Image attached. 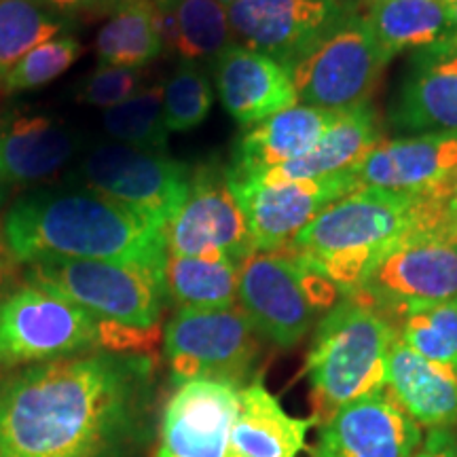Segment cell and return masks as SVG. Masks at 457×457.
I'll use <instances>...</instances> for the list:
<instances>
[{
	"mask_svg": "<svg viewBox=\"0 0 457 457\" xmlns=\"http://www.w3.org/2000/svg\"><path fill=\"white\" fill-rule=\"evenodd\" d=\"M0 245L9 259L112 261L165 267L163 228L129 205L83 187L26 193L0 222Z\"/></svg>",
	"mask_w": 457,
	"mask_h": 457,
	"instance_id": "2",
	"label": "cell"
},
{
	"mask_svg": "<svg viewBox=\"0 0 457 457\" xmlns=\"http://www.w3.org/2000/svg\"><path fill=\"white\" fill-rule=\"evenodd\" d=\"M343 299L339 288L293 250L254 253L239 265L237 307L261 339L290 350Z\"/></svg>",
	"mask_w": 457,
	"mask_h": 457,
	"instance_id": "6",
	"label": "cell"
},
{
	"mask_svg": "<svg viewBox=\"0 0 457 457\" xmlns=\"http://www.w3.org/2000/svg\"><path fill=\"white\" fill-rule=\"evenodd\" d=\"M396 129L457 136V54L447 45L417 51L392 108Z\"/></svg>",
	"mask_w": 457,
	"mask_h": 457,
	"instance_id": "19",
	"label": "cell"
},
{
	"mask_svg": "<svg viewBox=\"0 0 457 457\" xmlns=\"http://www.w3.org/2000/svg\"><path fill=\"white\" fill-rule=\"evenodd\" d=\"M312 420L286 413L261 377L239 390V409L228 436V457H296L305 449Z\"/></svg>",
	"mask_w": 457,
	"mask_h": 457,
	"instance_id": "24",
	"label": "cell"
},
{
	"mask_svg": "<svg viewBox=\"0 0 457 457\" xmlns=\"http://www.w3.org/2000/svg\"><path fill=\"white\" fill-rule=\"evenodd\" d=\"M415 457H457V430H430Z\"/></svg>",
	"mask_w": 457,
	"mask_h": 457,
	"instance_id": "36",
	"label": "cell"
},
{
	"mask_svg": "<svg viewBox=\"0 0 457 457\" xmlns=\"http://www.w3.org/2000/svg\"><path fill=\"white\" fill-rule=\"evenodd\" d=\"M352 296L386 320L413 307L457 299V225L447 204L394 242Z\"/></svg>",
	"mask_w": 457,
	"mask_h": 457,
	"instance_id": "5",
	"label": "cell"
},
{
	"mask_svg": "<svg viewBox=\"0 0 457 457\" xmlns=\"http://www.w3.org/2000/svg\"><path fill=\"white\" fill-rule=\"evenodd\" d=\"M335 3H339L341 7H345V9H358V4H362V3H370V0H335Z\"/></svg>",
	"mask_w": 457,
	"mask_h": 457,
	"instance_id": "39",
	"label": "cell"
},
{
	"mask_svg": "<svg viewBox=\"0 0 457 457\" xmlns=\"http://www.w3.org/2000/svg\"><path fill=\"white\" fill-rule=\"evenodd\" d=\"M384 140V129L375 108L370 104L352 108L337 114L327 134L305 157L261 171L256 176H245V180L261 182V185H282L296 180L337 179V176L352 174Z\"/></svg>",
	"mask_w": 457,
	"mask_h": 457,
	"instance_id": "20",
	"label": "cell"
},
{
	"mask_svg": "<svg viewBox=\"0 0 457 457\" xmlns=\"http://www.w3.org/2000/svg\"><path fill=\"white\" fill-rule=\"evenodd\" d=\"M51 13L68 17L74 15H108L121 0H38Z\"/></svg>",
	"mask_w": 457,
	"mask_h": 457,
	"instance_id": "35",
	"label": "cell"
},
{
	"mask_svg": "<svg viewBox=\"0 0 457 457\" xmlns=\"http://www.w3.org/2000/svg\"><path fill=\"white\" fill-rule=\"evenodd\" d=\"M447 208H449V214L453 222L457 225V171L453 176V180H451V188H449V199H447Z\"/></svg>",
	"mask_w": 457,
	"mask_h": 457,
	"instance_id": "37",
	"label": "cell"
},
{
	"mask_svg": "<svg viewBox=\"0 0 457 457\" xmlns=\"http://www.w3.org/2000/svg\"><path fill=\"white\" fill-rule=\"evenodd\" d=\"M457 171V136L415 134L384 140L352 171L356 188L430 193L447 187Z\"/></svg>",
	"mask_w": 457,
	"mask_h": 457,
	"instance_id": "17",
	"label": "cell"
},
{
	"mask_svg": "<svg viewBox=\"0 0 457 457\" xmlns=\"http://www.w3.org/2000/svg\"><path fill=\"white\" fill-rule=\"evenodd\" d=\"M193 170L165 151L128 145H100L79 162L72 185L129 205L159 228L180 210L191 188Z\"/></svg>",
	"mask_w": 457,
	"mask_h": 457,
	"instance_id": "11",
	"label": "cell"
},
{
	"mask_svg": "<svg viewBox=\"0 0 457 457\" xmlns=\"http://www.w3.org/2000/svg\"><path fill=\"white\" fill-rule=\"evenodd\" d=\"M386 66L364 13L352 9L290 68V77L299 104L339 114L370 104Z\"/></svg>",
	"mask_w": 457,
	"mask_h": 457,
	"instance_id": "9",
	"label": "cell"
},
{
	"mask_svg": "<svg viewBox=\"0 0 457 457\" xmlns=\"http://www.w3.org/2000/svg\"><path fill=\"white\" fill-rule=\"evenodd\" d=\"M72 24L38 0H0V81L26 54Z\"/></svg>",
	"mask_w": 457,
	"mask_h": 457,
	"instance_id": "29",
	"label": "cell"
},
{
	"mask_svg": "<svg viewBox=\"0 0 457 457\" xmlns=\"http://www.w3.org/2000/svg\"><path fill=\"white\" fill-rule=\"evenodd\" d=\"M0 202H3V188H0Z\"/></svg>",
	"mask_w": 457,
	"mask_h": 457,
	"instance_id": "43",
	"label": "cell"
},
{
	"mask_svg": "<svg viewBox=\"0 0 457 457\" xmlns=\"http://www.w3.org/2000/svg\"><path fill=\"white\" fill-rule=\"evenodd\" d=\"M142 87V71L140 68H123V66H98L94 72L83 79L77 87L74 98L77 102L89 106L112 108L123 104L125 100L134 98Z\"/></svg>",
	"mask_w": 457,
	"mask_h": 457,
	"instance_id": "34",
	"label": "cell"
},
{
	"mask_svg": "<svg viewBox=\"0 0 457 457\" xmlns=\"http://www.w3.org/2000/svg\"><path fill=\"white\" fill-rule=\"evenodd\" d=\"M387 322L415 353L457 369V299L404 310Z\"/></svg>",
	"mask_w": 457,
	"mask_h": 457,
	"instance_id": "30",
	"label": "cell"
},
{
	"mask_svg": "<svg viewBox=\"0 0 457 457\" xmlns=\"http://www.w3.org/2000/svg\"><path fill=\"white\" fill-rule=\"evenodd\" d=\"M443 3L445 7H447L451 26H453V30H457V0H443Z\"/></svg>",
	"mask_w": 457,
	"mask_h": 457,
	"instance_id": "38",
	"label": "cell"
},
{
	"mask_svg": "<svg viewBox=\"0 0 457 457\" xmlns=\"http://www.w3.org/2000/svg\"><path fill=\"white\" fill-rule=\"evenodd\" d=\"M386 392L428 432L457 426V369L426 360L398 337L387 356Z\"/></svg>",
	"mask_w": 457,
	"mask_h": 457,
	"instance_id": "21",
	"label": "cell"
},
{
	"mask_svg": "<svg viewBox=\"0 0 457 457\" xmlns=\"http://www.w3.org/2000/svg\"><path fill=\"white\" fill-rule=\"evenodd\" d=\"M79 55H81V45H79L77 38L60 34V37L41 43L30 54L21 57L4 74L0 87L7 91V94L43 87V85L55 81L68 68H72Z\"/></svg>",
	"mask_w": 457,
	"mask_h": 457,
	"instance_id": "33",
	"label": "cell"
},
{
	"mask_svg": "<svg viewBox=\"0 0 457 457\" xmlns=\"http://www.w3.org/2000/svg\"><path fill=\"white\" fill-rule=\"evenodd\" d=\"M79 148V134L54 117H11L0 125V185H32L49 179Z\"/></svg>",
	"mask_w": 457,
	"mask_h": 457,
	"instance_id": "22",
	"label": "cell"
},
{
	"mask_svg": "<svg viewBox=\"0 0 457 457\" xmlns=\"http://www.w3.org/2000/svg\"><path fill=\"white\" fill-rule=\"evenodd\" d=\"M163 282L179 310H227L237 305L239 262L225 254L170 256Z\"/></svg>",
	"mask_w": 457,
	"mask_h": 457,
	"instance_id": "27",
	"label": "cell"
},
{
	"mask_svg": "<svg viewBox=\"0 0 457 457\" xmlns=\"http://www.w3.org/2000/svg\"><path fill=\"white\" fill-rule=\"evenodd\" d=\"M214 91L204 68L180 62L163 85V119L168 131H191L210 117Z\"/></svg>",
	"mask_w": 457,
	"mask_h": 457,
	"instance_id": "32",
	"label": "cell"
},
{
	"mask_svg": "<svg viewBox=\"0 0 457 457\" xmlns=\"http://www.w3.org/2000/svg\"><path fill=\"white\" fill-rule=\"evenodd\" d=\"M335 117V112L295 104L271 114L265 121L250 125L237 142L228 171L237 179H245L305 157L327 134Z\"/></svg>",
	"mask_w": 457,
	"mask_h": 457,
	"instance_id": "23",
	"label": "cell"
},
{
	"mask_svg": "<svg viewBox=\"0 0 457 457\" xmlns=\"http://www.w3.org/2000/svg\"><path fill=\"white\" fill-rule=\"evenodd\" d=\"M4 250H3V245H0V273H3V267H4Z\"/></svg>",
	"mask_w": 457,
	"mask_h": 457,
	"instance_id": "42",
	"label": "cell"
},
{
	"mask_svg": "<svg viewBox=\"0 0 457 457\" xmlns=\"http://www.w3.org/2000/svg\"><path fill=\"white\" fill-rule=\"evenodd\" d=\"M163 242L170 256L225 254L239 265L256 253L228 168L204 163L193 170L188 195L165 225Z\"/></svg>",
	"mask_w": 457,
	"mask_h": 457,
	"instance_id": "12",
	"label": "cell"
},
{
	"mask_svg": "<svg viewBox=\"0 0 457 457\" xmlns=\"http://www.w3.org/2000/svg\"><path fill=\"white\" fill-rule=\"evenodd\" d=\"M100 350L98 320L28 282L0 295V370Z\"/></svg>",
	"mask_w": 457,
	"mask_h": 457,
	"instance_id": "8",
	"label": "cell"
},
{
	"mask_svg": "<svg viewBox=\"0 0 457 457\" xmlns=\"http://www.w3.org/2000/svg\"><path fill=\"white\" fill-rule=\"evenodd\" d=\"M364 20L386 62L436 47L453 32L443 0H370Z\"/></svg>",
	"mask_w": 457,
	"mask_h": 457,
	"instance_id": "25",
	"label": "cell"
},
{
	"mask_svg": "<svg viewBox=\"0 0 457 457\" xmlns=\"http://www.w3.org/2000/svg\"><path fill=\"white\" fill-rule=\"evenodd\" d=\"M312 457H415L424 430L387 392L347 404L320 424Z\"/></svg>",
	"mask_w": 457,
	"mask_h": 457,
	"instance_id": "16",
	"label": "cell"
},
{
	"mask_svg": "<svg viewBox=\"0 0 457 457\" xmlns=\"http://www.w3.org/2000/svg\"><path fill=\"white\" fill-rule=\"evenodd\" d=\"M26 279L64 296L96 320L134 328L162 327L168 301L162 267L51 259L30 262Z\"/></svg>",
	"mask_w": 457,
	"mask_h": 457,
	"instance_id": "7",
	"label": "cell"
},
{
	"mask_svg": "<svg viewBox=\"0 0 457 457\" xmlns=\"http://www.w3.org/2000/svg\"><path fill=\"white\" fill-rule=\"evenodd\" d=\"M449 188L451 182L430 193L356 188L324 208L288 250L352 296L394 242L447 202Z\"/></svg>",
	"mask_w": 457,
	"mask_h": 457,
	"instance_id": "3",
	"label": "cell"
},
{
	"mask_svg": "<svg viewBox=\"0 0 457 457\" xmlns=\"http://www.w3.org/2000/svg\"><path fill=\"white\" fill-rule=\"evenodd\" d=\"M163 353L176 386L222 379L244 387L261 358V337L237 305L179 310L163 328Z\"/></svg>",
	"mask_w": 457,
	"mask_h": 457,
	"instance_id": "10",
	"label": "cell"
},
{
	"mask_svg": "<svg viewBox=\"0 0 457 457\" xmlns=\"http://www.w3.org/2000/svg\"><path fill=\"white\" fill-rule=\"evenodd\" d=\"M445 45H447L451 51H455V54H457V30L451 32V37L447 38V41H445Z\"/></svg>",
	"mask_w": 457,
	"mask_h": 457,
	"instance_id": "40",
	"label": "cell"
},
{
	"mask_svg": "<svg viewBox=\"0 0 457 457\" xmlns=\"http://www.w3.org/2000/svg\"><path fill=\"white\" fill-rule=\"evenodd\" d=\"M163 49L180 62H212L236 43L227 7L216 0H155Z\"/></svg>",
	"mask_w": 457,
	"mask_h": 457,
	"instance_id": "26",
	"label": "cell"
},
{
	"mask_svg": "<svg viewBox=\"0 0 457 457\" xmlns=\"http://www.w3.org/2000/svg\"><path fill=\"white\" fill-rule=\"evenodd\" d=\"M210 66L222 106L242 125L299 104L290 71L270 55L233 43Z\"/></svg>",
	"mask_w": 457,
	"mask_h": 457,
	"instance_id": "18",
	"label": "cell"
},
{
	"mask_svg": "<svg viewBox=\"0 0 457 457\" xmlns=\"http://www.w3.org/2000/svg\"><path fill=\"white\" fill-rule=\"evenodd\" d=\"M102 128L119 145L145 151H165L168 134L163 119V85L140 89L123 104L102 114Z\"/></svg>",
	"mask_w": 457,
	"mask_h": 457,
	"instance_id": "31",
	"label": "cell"
},
{
	"mask_svg": "<svg viewBox=\"0 0 457 457\" xmlns=\"http://www.w3.org/2000/svg\"><path fill=\"white\" fill-rule=\"evenodd\" d=\"M155 358L94 350L0 379V457H138L155 421Z\"/></svg>",
	"mask_w": 457,
	"mask_h": 457,
	"instance_id": "1",
	"label": "cell"
},
{
	"mask_svg": "<svg viewBox=\"0 0 457 457\" xmlns=\"http://www.w3.org/2000/svg\"><path fill=\"white\" fill-rule=\"evenodd\" d=\"M347 11L335 0H239L227 7L236 43L288 71Z\"/></svg>",
	"mask_w": 457,
	"mask_h": 457,
	"instance_id": "14",
	"label": "cell"
},
{
	"mask_svg": "<svg viewBox=\"0 0 457 457\" xmlns=\"http://www.w3.org/2000/svg\"><path fill=\"white\" fill-rule=\"evenodd\" d=\"M394 337L392 324L356 296H343L324 313L305 362L316 424H324L360 398L386 390Z\"/></svg>",
	"mask_w": 457,
	"mask_h": 457,
	"instance_id": "4",
	"label": "cell"
},
{
	"mask_svg": "<svg viewBox=\"0 0 457 457\" xmlns=\"http://www.w3.org/2000/svg\"><path fill=\"white\" fill-rule=\"evenodd\" d=\"M231 187L242 205L256 253H278L290 248L295 237L324 208L345 197L347 193L356 191L352 174L328 180H296L282 185H261L231 176Z\"/></svg>",
	"mask_w": 457,
	"mask_h": 457,
	"instance_id": "13",
	"label": "cell"
},
{
	"mask_svg": "<svg viewBox=\"0 0 457 457\" xmlns=\"http://www.w3.org/2000/svg\"><path fill=\"white\" fill-rule=\"evenodd\" d=\"M216 3H220L222 7H231V4H236V3H239V0H216Z\"/></svg>",
	"mask_w": 457,
	"mask_h": 457,
	"instance_id": "41",
	"label": "cell"
},
{
	"mask_svg": "<svg viewBox=\"0 0 457 457\" xmlns=\"http://www.w3.org/2000/svg\"><path fill=\"white\" fill-rule=\"evenodd\" d=\"M163 38L155 0H121L96 37L102 66L140 68L162 55Z\"/></svg>",
	"mask_w": 457,
	"mask_h": 457,
	"instance_id": "28",
	"label": "cell"
},
{
	"mask_svg": "<svg viewBox=\"0 0 457 457\" xmlns=\"http://www.w3.org/2000/svg\"><path fill=\"white\" fill-rule=\"evenodd\" d=\"M242 387L222 379L176 386L162 413L157 457H228Z\"/></svg>",
	"mask_w": 457,
	"mask_h": 457,
	"instance_id": "15",
	"label": "cell"
}]
</instances>
